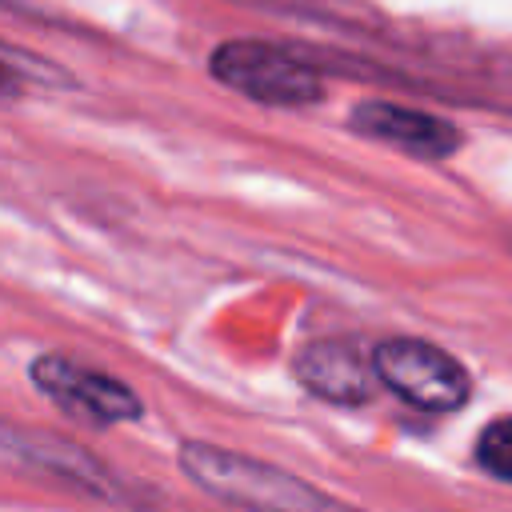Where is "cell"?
Wrapping results in <instances>:
<instances>
[{"label":"cell","instance_id":"cell-5","mask_svg":"<svg viewBox=\"0 0 512 512\" xmlns=\"http://www.w3.org/2000/svg\"><path fill=\"white\" fill-rule=\"evenodd\" d=\"M296 376L308 392L332 404H364L376 392V364L352 340H320L308 344L296 360Z\"/></svg>","mask_w":512,"mask_h":512},{"label":"cell","instance_id":"cell-1","mask_svg":"<svg viewBox=\"0 0 512 512\" xmlns=\"http://www.w3.org/2000/svg\"><path fill=\"white\" fill-rule=\"evenodd\" d=\"M180 460H184V472L200 480L208 492H216L220 500L244 504L252 512H340L320 492L304 488L296 476L244 460L236 452H220L208 444H184Z\"/></svg>","mask_w":512,"mask_h":512},{"label":"cell","instance_id":"cell-2","mask_svg":"<svg viewBox=\"0 0 512 512\" xmlns=\"http://www.w3.org/2000/svg\"><path fill=\"white\" fill-rule=\"evenodd\" d=\"M376 380L396 392L400 400L424 408V412H452L468 400L472 380L444 348L424 340H388L372 356Z\"/></svg>","mask_w":512,"mask_h":512},{"label":"cell","instance_id":"cell-7","mask_svg":"<svg viewBox=\"0 0 512 512\" xmlns=\"http://www.w3.org/2000/svg\"><path fill=\"white\" fill-rule=\"evenodd\" d=\"M476 460H480L492 476L512 480V416L492 420V424L480 432V440H476Z\"/></svg>","mask_w":512,"mask_h":512},{"label":"cell","instance_id":"cell-6","mask_svg":"<svg viewBox=\"0 0 512 512\" xmlns=\"http://www.w3.org/2000/svg\"><path fill=\"white\" fill-rule=\"evenodd\" d=\"M356 128L368 136H380L388 144H400L408 152L420 156H444L456 148V132L452 124L412 112V108H396V104H364L356 108Z\"/></svg>","mask_w":512,"mask_h":512},{"label":"cell","instance_id":"cell-4","mask_svg":"<svg viewBox=\"0 0 512 512\" xmlns=\"http://www.w3.org/2000/svg\"><path fill=\"white\" fill-rule=\"evenodd\" d=\"M32 380L64 412H72L88 424H120V420L140 416V400L132 388H124L120 380H112L88 364H76L68 356H40L32 364Z\"/></svg>","mask_w":512,"mask_h":512},{"label":"cell","instance_id":"cell-3","mask_svg":"<svg viewBox=\"0 0 512 512\" xmlns=\"http://www.w3.org/2000/svg\"><path fill=\"white\" fill-rule=\"evenodd\" d=\"M212 72L228 88H236L252 100H264V104H312V100H320V76L272 44H256V40L220 44L212 52Z\"/></svg>","mask_w":512,"mask_h":512}]
</instances>
